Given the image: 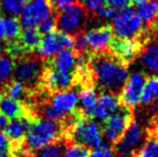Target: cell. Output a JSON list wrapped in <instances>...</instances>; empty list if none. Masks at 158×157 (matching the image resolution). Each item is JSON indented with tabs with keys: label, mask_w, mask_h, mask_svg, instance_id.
I'll list each match as a JSON object with an SVG mask.
<instances>
[{
	"label": "cell",
	"mask_w": 158,
	"mask_h": 157,
	"mask_svg": "<svg viewBox=\"0 0 158 157\" xmlns=\"http://www.w3.org/2000/svg\"><path fill=\"white\" fill-rule=\"evenodd\" d=\"M93 76L98 86L109 93L118 92L123 88L129 76L125 64L111 54L99 53L92 60Z\"/></svg>",
	"instance_id": "obj_1"
},
{
	"label": "cell",
	"mask_w": 158,
	"mask_h": 157,
	"mask_svg": "<svg viewBox=\"0 0 158 157\" xmlns=\"http://www.w3.org/2000/svg\"><path fill=\"white\" fill-rule=\"evenodd\" d=\"M60 132L56 122L48 121L46 118H37L29 122L28 130L25 136V143L27 149L35 152L53 144L57 140Z\"/></svg>",
	"instance_id": "obj_2"
},
{
	"label": "cell",
	"mask_w": 158,
	"mask_h": 157,
	"mask_svg": "<svg viewBox=\"0 0 158 157\" xmlns=\"http://www.w3.org/2000/svg\"><path fill=\"white\" fill-rule=\"evenodd\" d=\"M79 105V93L72 89L56 92L53 95L51 102L44 107V118L52 122L60 121L72 114Z\"/></svg>",
	"instance_id": "obj_3"
},
{
	"label": "cell",
	"mask_w": 158,
	"mask_h": 157,
	"mask_svg": "<svg viewBox=\"0 0 158 157\" xmlns=\"http://www.w3.org/2000/svg\"><path fill=\"white\" fill-rule=\"evenodd\" d=\"M111 27L116 38L139 39L142 34V21L133 6L118 11L113 17Z\"/></svg>",
	"instance_id": "obj_4"
},
{
	"label": "cell",
	"mask_w": 158,
	"mask_h": 157,
	"mask_svg": "<svg viewBox=\"0 0 158 157\" xmlns=\"http://www.w3.org/2000/svg\"><path fill=\"white\" fill-rule=\"evenodd\" d=\"M103 134L100 126L88 118L75 119L71 127V139L74 143L86 147H98L101 144Z\"/></svg>",
	"instance_id": "obj_5"
},
{
	"label": "cell",
	"mask_w": 158,
	"mask_h": 157,
	"mask_svg": "<svg viewBox=\"0 0 158 157\" xmlns=\"http://www.w3.org/2000/svg\"><path fill=\"white\" fill-rule=\"evenodd\" d=\"M88 11L80 2L60 11L56 16L57 28L68 35H75L81 31V27L88 17Z\"/></svg>",
	"instance_id": "obj_6"
},
{
	"label": "cell",
	"mask_w": 158,
	"mask_h": 157,
	"mask_svg": "<svg viewBox=\"0 0 158 157\" xmlns=\"http://www.w3.org/2000/svg\"><path fill=\"white\" fill-rule=\"evenodd\" d=\"M74 48V38L60 30H54L42 38L41 44L37 50L42 58H53L64 50Z\"/></svg>",
	"instance_id": "obj_7"
},
{
	"label": "cell",
	"mask_w": 158,
	"mask_h": 157,
	"mask_svg": "<svg viewBox=\"0 0 158 157\" xmlns=\"http://www.w3.org/2000/svg\"><path fill=\"white\" fill-rule=\"evenodd\" d=\"M53 13L50 0H27L19 22L24 28H37L42 22L52 16Z\"/></svg>",
	"instance_id": "obj_8"
},
{
	"label": "cell",
	"mask_w": 158,
	"mask_h": 157,
	"mask_svg": "<svg viewBox=\"0 0 158 157\" xmlns=\"http://www.w3.org/2000/svg\"><path fill=\"white\" fill-rule=\"evenodd\" d=\"M143 139L144 130L142 126L137 121L131 119L122 138L118 142L115 143L114 152L118 157H130L138 149L141 147Z\"/></svg>",
	"instance_id": "obj_9"
},
{
	"label": "cell",
	"mask_w": 158,
	"mask_h": 157,
	"mask_svg": "<svg viewBox=\"0 0 158 157\" xmlns=\"http://www.w3.org/2000/svg\"><path fill=\"white\" fill-rule=\"evenodd\" d=\"M145 76L141 72H133L128 76L121 92V101L126 108H135L142 98Z\"/></svg>",
	"instance_id": "obj_10"
},
{
	"label": "cell",
	"mask_w": 158,
	"mask_h": 157,
	"mask_svg": "<svg viewBox=\"0 0 158 157\" xmlns=\"http://www.w3.org/2000/svg\"><path fill=\"white\" fill-rule=\"evenodd\" d=\"M130 112L127 108H121L119 111L113 114L104 122L102 134L103 137L111 143H116L119 141L125 132L127 126L130 123Z\"/></svg>",
	"instance_id": "obj_11"
},
{
	"label": "cell",
	"mask_w": 158,
	"mask_h": 157,
	"mask_svg": "<svg viewBox=\"0 0 158 157\" xmlns=\"http://www.w3.org/2000/svg\"><path fill=\"white\" fill-rule=\"evenodd\" d=\"M111 55L118 59L121 63L128 64L137 57V55L142 51L141 40L140 39H122L113 38L110 45Z\"/></svg>",
	"instance_id": "obj_12"
},
{
	"label": "cell",
	"mask_w": 158,
	"mask_h": 157,
	"mask_svg": "<svg viewBox=\"0 0 158 157\" xmlns=\"http://www.w3.org/2000/svg\"><path fill=\"white\" fill-rule=\"evenodd\" d=\"M87 46L90 52L99 54L103 53L109 48L113 39V30L111 25H103L98 28H93L85 32Z\"/></svg>",
	"instance_id": "obj_13"
},
{
	"label": "cell",
	"mask_w": 158,
	"mask_h": 157,
	"mask_svg": "<svg viewBox=\"0 0 158 157\" xmlns=\"http://www.w3.org/2000/svg\"><path fill=\"white\" fill-rule=\"evenodd\" d=\"M13 73L16 81L22 82L23 84L35 83L42 73L41 63L35 58H22L16 65H14Z\"/></svg>",
	"instance_id": "obj_14"
},
{
	"label": "cell",
	"mask_w": 158,
	"mask_h": 157,
	"mask_svg": "<svg viewBox=\"0 0 158 157\" xmlns=\"http://www.w3.org/2000/svg\"><path fill=\"white\" fill-rule=\"evenodd\" d=\"M121 109L119 100L113 93L104 92L98 97L97 107L95 110V118L101 122H106L109 118Z\"/></svg>",
	"instance_id": "obj_15"
},
{
	"label": "cell",
	"mask_w": 158,
	"mask_h": 157,
	"mask_svg": "<svg viewBox=\"0 0 158 157\" xmlns=\"http://www.w3.org/2000/svg\"><path fill=\"white\" fill-rule=\"evenodd\" d=\"M74 81V76L70 72H64L60 70L48 67L44 72V82L48 88L54 92L69 89Z\"/></svg>",
	"instance_id": "obj_16"
},
{
	"label": "cell",
	"mask_w": 158,
	"mask_h": 157,
	"mask_svg": "<svg viewBox=\"0 0 158 157\" xmlns=\"http://www.w3.org/2000/svg\"><path fill=\"white\" fill-rule=\"evenodd\" d=\"M0 114L6 118L15 119L25 116V109L21 101L15 100L6 94V92L0 93Z\"/></svg>",
	"instance_id": "obj_17"
},
{
	"label": "cell",
	"mask_w": 158,
	"mask_h": 157,
	"mask_svg": "<svg viewBox=\"0 0 158 157\" xmlns=\"http://www.w3.org/2000/svg\"><path fill=\"white\" fill-rule=\"evenodd\" d=\"M28 126H29V121L25 116L11 119L9 123H6V127L3 128V134L10 140V142H19L23 139H25Z\"/></svg>",
	"instance_id": "obj_18"
},
{
	"label": "cell",
	"mask_w": 158,
	"mask_h": 157,
	"mask_svg": "<svg viewBox=\"0 0 158 157\" xmlns=\"http://www.w3.org/2000/svg\"><path fill=\"white\" fill-rule=\"evenodd\" d=\"M48 67L73 73L77 70V55L71 50H64L51 59Z\"/></svg>",
	"instance_id": "obj_19"
},
{
	"label": "cell",
	"mask_w": 158,
	"mask_h": 157,
	"mask_svg": "<svg viewBox=\"0 0 158 157\" xmlns=\"http://www.w3.org/2000/svg\"><path fill=\"white\" fill-rule=\"evenodd\" d=\"M97 102V92L93 87H85L79 93V105L85 118H89L95 115Z\"/></svg>",
	"instance_id": "obj_20"
},
{
	"label": "cell",
	"mask_w": 158,
	"mask_h": 157,
	"mask_svg": "<svg viewBox=\"0 0 158 157\" xmlns=\"http://www.w3.org/2000/svg\"><path fill=\"white\" fill-rule=\"evenodd\" d=\"M141 64L148 71L158 74V39L150 42L142 50Z\"/></svg>",
	"instance_id": "obj_21"
},
{
	"label": "cell",
	"mask_w": 158,
	"mask_h": 157,
	"mask_svg": "<svg viewBox=\"0 0 158 157\" xmlns=\"http://www.w3.org/2000/svg\"><path fill=\"white\" fill-rule=\"evenodd\" d=\"M17 41L23 46L25 52H33L39 48L42 41V35L35 27L24 28Z\"/></svg>",
	"instance_id": "obj_22"
},
{
	"label": "cell",
	"mask_w": 158,
	"mask_h": 157,
	"mask_svg": "<svg viewBox=\"0 0 158 157\" xmlns=\"http://www.w3.org/2000/svg\"><path fill=\"white\" fill-rule=\"evenodd\" d=\"M137 12L141 21L144 22L146 26H148L158 16V3L154 0H148L143 4H140Z\"/></svg>",
	"instance_id": "obj_23"
},
{
	"label": "cell",
	"mask_w": 158,
	"mask_h": 157,
	"mask_svg": "<svg viewBox=\"0 0 158 157\" xmlns=\"http://www.w3.org/2000/svg\"><path fill=\"white\" fill-rule=\"evenodd\" d=\"M4 38L9 42L19 40V37L22 31L21 22L15 16L4 17Z\"/></svg>",
	"instance_id": "obj_24"
},
{
	"label": "cell",
	"mask_w": 158,
	"mask_h": 157,
	"mask_svg": "<svg viewBox=\"0 0 158 157\" xmlns=\"http://www.w3.org/2000/svg\"><path fill=\"white\" fill-rule=\"evenodd\" d=\"M158 99V78L152 76L145 81L142 92V103H151Z\"/></svg>",
	"instance_id": "obj_25"
},
{
	"label": "cell",
	"mask_w": 158,
	"mask_h": 157,
	"mask_svg": "<svg viewBox=\"0 0 158 157\" xmlns=\"http://www.w3.org/2000/svg\"><path fill=\"white\" fill-rule=\"evenodd\" d=\"M138 157H158V139L151 138L140 147Z\"/></svg>",
	"instance_id": "obj_26"
},
{
	"label": "cell",
	"mask_w": 158,
	"mask_h": 157,
	"mask_svg": "<svg viewBox=\"0 0 158 157\" xmlns=\"http://www.w3.org/2000/svg\"><path fill=\"white\" fill-rule=\"evenodd\" d=\"M33 157H64V151L59 144H50L33 152Z\"/></svg>",
	"instance_id": "obj_27"
},
{
	"label": "cell",
	"mask_w": 158,
	"mask_h": 157,
	"mask_svg": "<svg viewBox=\"0 0 158 157\" xmlns=\"http://www.w3.org/2000/svg\"><path fill=\"white\" fill-rule=\"evenodd\" d=\"M27 0H1L2 8L14 16L21 15L26 6Z\"/></svg>",
	"instance_id": "obj_28"
},
{
	"label": "cell",
	"mask_w": 158,
	"mask_h": 157,
	"mask_svg": "<svg viewBox=\"0 0 158 157\" xmlns=\"http://www.w3.org/2000/svg\"><path fill=\"white\" fill-rule=\"evenodd\" d=\"M6 94L8 96H10L11 98L15 99V100H21L25 97L26 89L25 86L22 82L19 81H13L12 83H10L6 88Z\"/></svg>",
	"instance_id": "obj_29"
},
{
	"label": "cell",
	"mask_w": 158,
	"mask_h": 157,
	"mask_svg": "<svg viewBox=\"0 0 158 157\" xmlns=\"http://www.w3.org/2000/svg\"><path fill=\"white\" fill-rule=\"evenodd\" d=\"M89 149L77 143L68 145L64 151V157H89Z\"/></svg>",
	"instance_id": "obj_30"
},
{
	"label": "cell",
	"mask_w": 158,
	"mask_h": 157,
	"mask_svg": "<svg viewBox=\"0 0 158 157\" xmlns=\"http://www.w3.org/2000/svg\"><path fill=\"white\" fill-rule=\"evenodd\" d=\"M14 70V64L11 57L2 56L0 58V82L8 80L13 73Z\"/></svg>",
	"instance_id": "obj_31"
},
{
	"label": "cell",
	"mask_w": 158,
	"mask_h": 157,
	"mask_svg": "<svg viewBox=\"0 0 158 157\" xmlns=\"http://www.w3.org/2000/svg\"><path fill=\"white\" fill-rule=\"evenodd\" d=\"M57 28V23H56V16H51L48 19L43 21L39 26H38V30L40 31L41 35H48L53 32L54 30H56Z\"/></svg>",
	"instance_id": "obj_32"
},
{
	"label": "cell",
	"mask_w": 158,
	"mask_h": 157,
	"mask_svg": "<svg viewBox=\"0 0 158 157\" xmlns=\"http://www.w3.org/2000/svg\"><path fill=\"white\" fill-rule=\"evenodd\" d=\"M6 52L8 53V56L11 58H19L24 55L25 50L23 48V46L19 44V42L17 41H13V42H9L8 46L6 48Z\"/></svg>",
	"instance_id": "obj_33"
},
{
	"label": "cell",
	"mask_w": 158,
	"mask_h": 157,
	"mask_svg": "<svg viewBox=\"0 0 158 157\" xmlns=\"http://www.w3.org/2000/svg\"><path fill=\"white\" fill-rule=\"evenodd\" d=\"M74 48L79 54H84L88 50L87 41H86L85 32L79 31L74 35Z\"/></svg>",
	"instance_id": "obj_34"
},
{
	"label": "cell",
	"mask_w": 158,
	"mask_h": 157,
	"mask_svg": "<svg viewBox=\"0 0 158 157\" xmlns=\"http://www.w3.org/2000/svg\"><path fill=\"white\" fill-rule=\"evenodd\" d=\"M104 6L113 9L115 11L124 10L129 6H132L131 0H104Z\"/></svg>",
	"instance_id": "obj_35"
},
{
	"label": "cell",
	"mask_w": 158,
	"mask_h": 157,
	"mask_svg": "<svg viewBox=\"0 0 158 157\" xmlns=\"http://www.w3.org/2000/svg\"><path fill=\"white\" fill-rule=\"evenodd\" d=\"M0 157H11V142L3 132H0Z\"/></svg>",
	"instance_id": "obj_36"
},
{
	"label": "cell",
	"mask_w": 158,
	"mask_h": 157,
	"mask_svg": "<svg viewBox=\"0 0 158 157\" xmlns=\"http://www.w3.org/2000/svg\"><path fill=\"white\" fill-rule=\"evenodd\" d=\"M89 157H113V151L109 145L101 144L90 152Z\"/></svg>",
	"instance_id": "obj_37"
},
{
	"label": "cell",
	"mask_w": 158,
	"mask_h": 157,
	"mask_svg": "<svg viewBox=\"0 0 158 157\" xmlns=\"http://www.w3.org/2000/svg\"><path fill=\"white\" fill-rule=\"evenodd\" d=\"M52 6L53 12H60V11L67 9L68 6L79 2L77 0H50Z\"/></svg>",
	"instance_id": "obj_38"
},
{
	"label": "cell",
	"mask_w": 158,
	"mask_h": 157,
	"mask_svg": "<svg viewBox=\"0 0 158 157\" xmlns=\"http://www.w3.org/2000/svg\"><path fill=\"white\" fill-rule=\"evenodd\" d=\"M79 2L85 6L88 12L90 11L94 13H96V11L104 4V0H79Z\"/></svg>",
	"instance_id": "obj_39"
},
{
	"label": "cell",
	"mask_w": 158,
	"mask_h": 157,
	"mask_svg": "<svg viewBox=\"0 0 158 157\" xmlns=\"http://www.w3.org/2000/svg\"><path fill=\"white\" fill-rule=\"evenodd\" d=\"M116 11L113 10V9L109 8L106 6H102L96 11V14L99 15L100 17H104V19H111V17H114L115 14H116Z\"/></svg>",
	"instance_id": "obj_40"
},
{
	"label": "cell",
	"mask_w": 158,
	"mask_h": 157,
	"mask_svg": "<svg viewBox=\"0 0 158 157\" xmlns=\"http://www.w3.org/2000/svg\"><path fill=\"white\" fill-rule=\"evenodd\" d=\"M4 39V19L0 17V41Z\"/></svg>",
	"instance_id": "obj_41"
},
{
	"label": "cell",
	"mask_w": 158,
	"mask_h": 157,
	"mask_svg": "<svg viewBox=\"0 0 158 157\" xmlns=\"http://www.w3.org/2000/svg\"><path fill=\"white\" fill-rule=\"evenodd\" d=\"M6 125V118L2 114H0V130L3 129Z\"/></svg>",
	"instance_id": "obj_42"
},
{
	"label": "cell",
	"mask_w": 158,
	"mask_h": 157,
	"mask_svg": "<svg viewBox=\"0 0 158 157\" xmlns=\"http://www.w3.org/2000/svg\"><path fill=\"white\" fill-rule=\"evenodd\" d=\"M148 0H131L132 2V6H140V4H143L144 2H146Z\"/></svg>",
	"instance_id": "obj_43"
},
{
	"label": "cell",
	"mask_w": 158,
	"mask_h": 157,
	"mask_svg": "<svg viewBox=\"0 0 158 157\" xmlns=\"http://www.w3.org/2000/svg\"><path fill=\"white\" fill-rule=\"evenodd\" d=\"M4 52H6V48L3 46V44L0 43V58H1V57L3 56Z\"/></svg>",
	"instance_id": "obj_44"
},
{
	"label": "cell",
	"mask_w": 158,
	"mask_h": 157,
	"mask_svg": "<svg viewBox=\"0 0 158 157\" xmlns=\"http://www.w3.org/2000/svg\"><path fill=\"white\" fill-rule=\"evenodd\" d=\"M1 8H2V4H1V0H0V12H1Z\"/></svg>",
	"instance_id": "obj_45"
},
{
	"label": "cell",
	"mask_w": 158,
	"mask_h": 157,
	"mask_svg": "<svg viewBox=\"0 0 158 157\" xmlns=\"http://www.w3.org/2000/svg\"><path fill=\"white\" fill-rule=\"evenodd\" d=\"M155 2H158V0H155Z\"/></svg>",
	"instance_id": "obj_46"
}]
</instances>
